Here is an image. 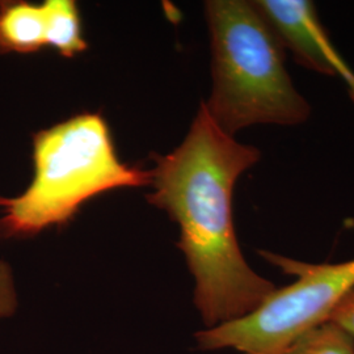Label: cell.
Returning a JSON list of instances; mask_svg holds the SVG:
<instances>
[{"instance_id": "obj_4", "label": "cell", "mask_w": 354, "mask_h": 354, "mask_svg": "<svg viewBox=\"0 0 354 354\" xmlns=\"http://www.w3.org/2000/svg\"><path fill=\"white\" fill-rule=\"evenodd\" d=\"M260 254L295 281L276 289L250 314L197 332L198 349L279 354L328 322L335 307L354 288V259L339 264H308L268 251Z\"/></svg>"}, {"instance_id": "obj_3", "label": "cell", "mask_w": 354, "mask_h": 354, "mask_svg": "<svg viewBox=\"0 0 354 354\" xmlns=\"http://www.w3.org/2000/svg\"><path fill=\"white\" fill-rule=\"evenodd\" d=\"M213 55V91L205 104L228 136L252 125H301L311 106L285 67V48L253 1L205 3Z\"/></svg>"}, {"instance_id": "obj_9", "label": "cell", "mask_w": 354, "mask_h": 354, "mask_svg": "<svg viewBox=\"0 0 354 354\" xmlns=\"http://www.w3.org/2000/svg\"><path fill=\"white\" fill-rule=\"evenodd\" d=\"M17 307V294L15 288L12 270L0 260V320L11 317Z\"/></svg>"}, {"instance_id": "obj_6", "label": "cell", "mask_w": 354, "mask_h": 354, "mask_svg": "<svg viewBox=\"0 0 354 354\" xmlns=\"http://www.w3.org/2000/svg\"><path fill=\"white\" fill-rule=\"evenodd\" d=\"M46 46L42 4L0 1V53L30 54Z\"/></svg>"}, {"instance_id": "obj_1", "label": "cell", "mask_w": 354, "mask_h": 354, "mask_svg": "<svg viewBox=\"0 0 354 354\" xmlns=\"http://www.w3.org/2000/svg\"><path fill=\"white\" fill-rule=\"evenodd\" d=\"M149 201L180 227L178 248L194 279V304L206 328L253 311L276 290L245 261L232 219L238 178L261 152L228 136L201 102L183 143L152 155Z\"/></svg>"}, {"instance_id": "obj_5", "label": "cell", "mask_w": 354, "mask_h": 354, "mask_svg": "<svg viewBox=\"0 0 354 354\" xmlns=\"http://www.w3.org/2000/svg\"><path fill=\"white\" fill-rule=\"evenodd\" d=\"M253 4L298 64L322 75L340 76L354 102V73L332 45L319 21L314 3L256 0Z\"/></svg>"}, {"instance_id": "obj_8", "label": "cell", "mask_w": 354, "mask_h": 354, "mask_svg": "<svg viewBox=\"0 0 354 354\" xmlns=\"http://www.w3.org/2000/svg\"><path fill=\"white\" fill-rule=\"evenodd\" d=\"M279 354H354V337L337 324L326 322Z\"/></svg>"}, {"instance_id": "obj_10", "label": "cell", "mask_w": 354, "mask_h": 354, "mask_svg": "<svg viewBox=\"0 0 354 354\" xmlns=\"http://www.w3.org/2000/svg\"><path fill=\"white\" fill-rule=\"evenodd\" d=\"M328 322L337 324L340 328L354 337V288L344 295L342 301L332 311Z\"/></svg>"}, {"instance_id": "obj_7", "label": "cell", "mask_w": 354, "mask_h": 354, "mask_svg": "<svg viewBox=\"0 0 354 354\" xmlns=\"http://www.w3.org/2000/svg\"><path fill=\"white\" fill-rule=\"evenodd\" d=\"M46 26V46L64 58H74L87 50L79 8L74 0H46L42 3Z\"/></svg>"}, {"instance_id": "obj_2", "label": "cell", "mask_w": 354, "mask_h": 354, "mask_svg": "<svg viewBox=\"0 0 354 354\" xmlns=\"http://www.w3.org/2000/svg\"><path fill=\"white\" fill-rule=\"evenodd\" d=\"M35 175L26 192L0 197V235L28 238L66 226L104 192L151 183V171L122 163L100 113H80L33 136Z\"/></svg>"}]
</instances>
